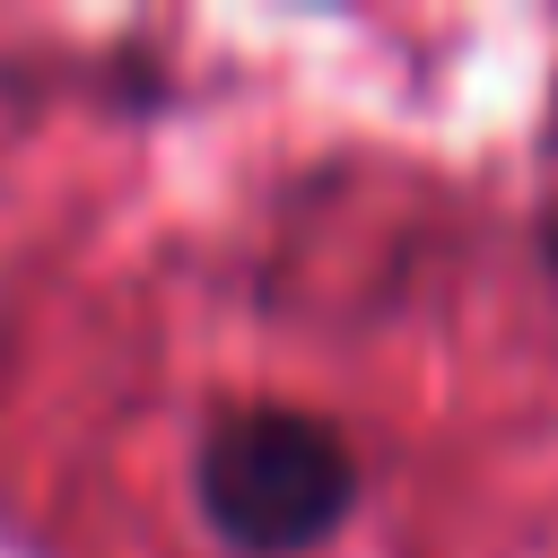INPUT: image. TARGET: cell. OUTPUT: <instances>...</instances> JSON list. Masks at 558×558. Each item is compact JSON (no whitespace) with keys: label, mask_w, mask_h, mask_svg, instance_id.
<instances>
[{"label":"cell","mask_w":558,"mask_h":558,"mask_svg":"<svg viewBox=\"0 0 558 558\" xmlns=\"http://www.w3.org/2000/svg\"><path fill=\"white\" fill-rule=\"evenodd\" d=\"M357 497V462L349 436L314 410H235L209 427L201 445V506L209 523L253 549V558H288L314 549Z\"/></svg>","instance_id":"cell-1"}]
</instances>
